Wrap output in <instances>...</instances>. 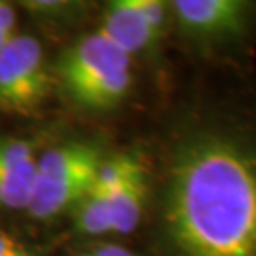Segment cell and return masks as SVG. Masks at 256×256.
Returning <instances> with one entry per match:
<instances>
[{
  "instance_id": "cell-3",
  "label": "cell",
  "mask_w": 256,
  "mask_h": 256,
  "mask_svg": "<svg viewBox=\"0 0 256 256\" xmlns=\"http://www.w3.org/2000/svg\"><path fill=\"white\" fill-rule=\"evenodd\" d=\"M101 150L88 142H68L38 158L34 192L28 212L34 218H52L72 209L95 182L102 164Z\"/></svg>"
},
{
  "instance_id": "cell-12",
  "label": "cell",
  "mask_w": 256,
  "mask_h": 256,
  "mask_svg": "<svg viewBox=\"0 0 256 256\" xmlns=\"http://www.w3.org/2000/svg\"><path fill=\"white\" fill-rule=\"evenodd\" d=\"M0 256H32L19 241L0 230Z\"/></svg>"
},
{
  "instance_id": "cell-10",
  "label": "cell",
  "mask_w": 256,
  "mask_h": 256,
  "mask_svg": "<svg viewBox=\"0 0 256 256\" xmlns=\"http://www.w3.org/2000/svg\"><path fill=\"white\" fill-rule=\"evenodd\" d=\"M138 8H140L142 16L146 19L152 34H154L156 40L160 42V40L164 38L165 30H167L169 18H171L169 2H162V0H138Z\"/></svg>"
},
{
  "instance_id": "cell-4",
  "label": "cell",
  "mask_w": 256,
  "mask_h": 256,
  "mask_svg": "<svg viewBox=\"0 0 256 256\" xmlns=\"http://www.w3.org/2000/svg\"><path fill=\"white\" fill-rule=\"evenodd\" d=\"M52 78L42 44L28 34H14L0 50V108L30 114L48 99Z\"/></svg>"
},
{
  "instance_id": "cell-2",
  "label": "cell",
  "mask_w": 256,
  "mask_h": 256,
  "mask_svg": "<svg viewBox=\"0 0 256 256\" xmlns=\"http://www.w3.org/2000/svg\"><path fill=\"white\" fill-rule=\"evenodd\" d=\"M59 78L76 104L92 110L114 108L131 88V57L95 30L64 52Z\"/></svg>"
},
{
  "instance_id": "cell-13",
  "label": "cell",
  "mask_w": 256,
  "mask_h": 256,
  "mask_svg": "<svg viewBox=\"0 0 256 256\" xmlns=\"http://www.w3.org/2000/svg\"><path fill=\"white\" fill-rule=\"evenodd\" d=\"M92 254L93 256H137L135 252H131L129 248L122 247V245H112V243L99 245Z\"/></svg>"
},
{
  "instance_id": "cell-15",
  "label": "cell",
  "mask_w": 256,
  "mask_h": 256,
  "mask_svg": "<svg viewBox=\"0 0 256 256\" xmlns=\"http://www.w3.org/2000/svg\"><path fill=\"white\" fill-rule=\"evenodd\" d=\"M80 256H93V254H92V252H90V254H80Z\"/></svg>"
},
{
  "instance_id": "cell-14",
  "label": "cell",
  "mask_w": 256,
  "mask_h": 256,
  "mask_svg": "<svg viewBox=\"0 0 256 256\" xmlns=\"http://www.w3.org/2000/svg\"><path fill=\"white\" fill-rule=\"evenodd\" d=\"M8 40H10V38H2V36H0V50L6 46V42H8Z\"/></svg>"
},
{
  "instance_id": "cell-7",
  "label": "cell",
  "mask_w": 256,
  "mask_h": 256,
  "mask_svg": "<svg viewBox=\"0 0 256 256\" xmlns=\"http://www.w3.org/2000/svg\"><path fill=\"white\" fill-rule=\"evenodd\" d=\"M99 32L129 57L148 52L158 44L138 8V0L110 2L104 10Z\"/></svg>"
},
{
  "instance_id": "cell-9",
  "label": "cell",
  "mask_w": 256,
  "mask_h": 256,
  "mask_svg": "<svg viewBox=\"0 0 256 256\" xmlns=\"http://www.w3.org/2000/svg\"><path fill=\"white\" fill-rule=\"evenodd\" d=\"M76 230L84 236H104L112 234V216H110L108 200L93 184L82 196V200L72 207Z\"/></svg>"
},
{
  "instance_id": "cell-8",
  "label": "cell",
  "mask_w": 256,
  "mask_h": 256,
  "mask_svg": "<svg viewBox=\"0 0 256 256\" xmlns=\"http://www.w3.org/2000/svg\"><path fill=\"white\" fill-rule=\"evenodd\" d=\"M36 164L0 167V207L10 210L28 209L34 180H36Z\"/></svg>"
},
{
  "instance_id": "cell-6",
  "label": "cell",
  "mask_w": 256,
  "mask_h": 256,
  "mask_svg": "<svg viewBox=\"0 0 256 256\" xmlns=\"http://www.w3.org/2000/svg\"><path fill=\"white\" fill-rule=\"evenodd\" d=\"M171 18L196 40H228L239 36L248 25L252 4L243 0H174Z\"/></svg>"
},
{
  "instance_id": "cell-5",
  "label": "cell",
  "mask_w": 256,
  "mask_h": 256,
  "mask_svg": "<svg viewBox=\"0 0 256 256\" xmlns=\"http://www.w3.org/2000/svg\"><path fill=\"white\" fill-rule=\"evenodd\" d=\"M93 184L108 200L112 234H131L146 205L148 174L142 160L128 152L104 158Z\"/></svg>"
},
{
  "instance_id": "cell-1",
  "label": "cell",
  "mask_w": 256,
  "mask_h": 256,
  "mask_svg": "<svg viewBox=\"0 0 256 256\" xmlns=\"http://www.w3.org/2000/svg\"><path fill=\"white\" fill-rule=\"evenodd\" d=\"M164 222L178 256H256V154L216 133L184 140L169 165Z\"/></svg>"
},
{
  "instance_id": "cell-11",
  "label": "cell",
  "mask_w": 256,
  "mask_h": 256,
  "mask_svg": "<svg viewBox=\"0 0 256 256\" xmlns=\"http://www.w3.org/2000/svg\"><path fill=\"white\" fill-rule=\"evenodd\" d=\"M14 34H16V12L10 4L0 2V36L12 38Z\"/></svg>"
}]
</instances>
